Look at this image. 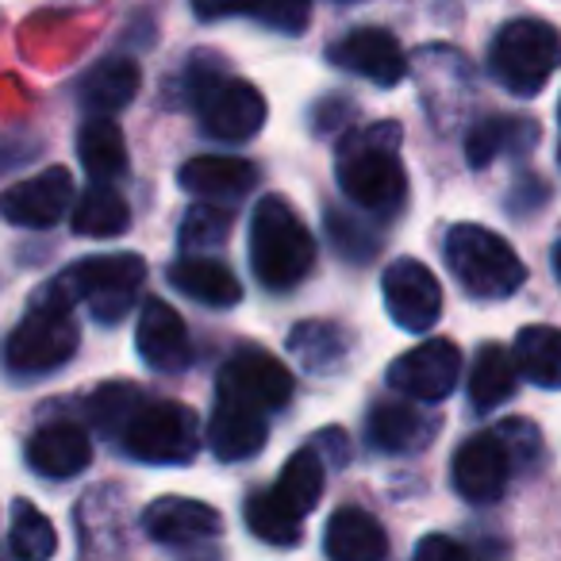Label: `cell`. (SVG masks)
Segmentation results:
<instances>
[{"label":"cell","mask_w":561,"mask_h":561,"mask_svg":"<svg viewBox=\"0 0 561 561\" xmlns=\"http://www.w3.org/2000/svg\"><path fill=\"white\" fill-rule=\"evenodd\" d=\"M400 127L374 124L339 147V188L358 208L389 216L404 204L408 173L400 165Z\"/></svg>","instance_id":"6da1fadb"},{"label":"cell","mask_w":561,"mask_h":561,"mask_svg":"<svg viewBox=\"0 0 561 561\" xmlns=\"http://www.w3.org/2000/svg\"><path fill=\"white\" fill-rule=\"evenodd\" d=\"M250 265L265 289H293L312 273L316 239L305 219L280 196H262L250 216Z\"/></svg>","instance_id":"7a4b0ae2"},{"label":"cell","mask_w":561,"mask_h":561,"mask_svg":"<svg viewBox=\"0 0 561 561\" xmlns=\"http://www.w3.org/2000/svg\"><path fill=\"white\" fill-rule=\"evenodd\" d=\"M73 308L78 305L66 293H58L55 285H43V293L32 300L27 316L4 343V366L16 377H47L62 369L81 343Z\"/></svg>","instance_id":"3957f363"},{"label":"cell","mask_w":561,"mask_h":561,"mask_svg":"<svg viewBox=\"0 0 561 561\" xmlns=\"http://www.w3.org/2000/svg\"><path fill=\"white\" fill-rule=\"evenodd\" d=\"M185 96L211 139L247 142L265 127V96L250 81L227 78L219 62L201 55L185 73Z\"/></svg>","instance_id":"277c9868"},{"label":"cell","mask_w":561,"mask_h":561,"mask_svg":"<svg viewBox=\"0 0 561 561\" xmlns=\"http://www.w3.org/2000/svg\"><path fill=\"white\" fill-rule=\"evenodd\" d=\"M446 265L477 300H504L527 280V265L504 234L481 224H458L446 234Z\"/></svg>","instance_id":"5b68a950"},{"label":"cell","mask_w":561,"mask_h":561,"mask_svg":"<svg viewBox=\"0 0 561 561\" xmlns=\"http://www.w3.org/2000/svg\"><path fill=\"white\" fill-rule=\"evenodd\" d=\"M561 66V35L546 20H512L496 32L489 70L507 93L538 96Z\"/></svg>","instance_id":"8992f818"},{"label":"cell","mask_w":561,"mask_h":561,"mask_svg":"<svg viewBox=\"0 0 561 561\" xmlns=\"http://www.w3.org/2000/svg\"><path fill=\"white\" fill-rule=\"evenodd\" d=\"M142 277H147V265L139 254H96L58 273L50 285L66 293L73 305H89L96 323H116L131 312Z\"/></svg>","instance_id":"52a82bcc"},{"label":"cell","mask_w":561,"mask_h":561,"mask_svg":"<svg viewBox=\"0 0 561 561\" xmlns=\"http://www.w3.org/2000/svg\"><path fill=\"white\" fill-rule=\"evenodd\" d=\"M119 446L147 466H188L201 450V420L178 400H150L124 423Z\"/></svg>","instance_id":"ba28073f"},{"label":"cell","mask_w":561,"mask_h":561,"mask_svg":"<svg viewBox=\"0 0 561 561\" xmlns=\"http://www.w3.org/2000/svg\"><path fill=\"white\" fill-rule=\"evenodd\" d=\"M293 389H297V381H293L285 362H277L265 351H242L219 369L216 397L234 400V404H247V408H254V412L270 415L289 404Z\"/></svg>","instance_id":"9c48e42d"},{"label":"cell","mask_w":561,"mask_h":561,"mask_svg":"<svg viewBox=\"0 0 561 561\" xmlns=\"http://www.w3.org/2000/svg\"><path fill=\"white\" fill-rule=\"evenodd\" d=\"M385 293V312L397 323L400 331H412L423 335L438 323L443 316V289H438V277L415 257H397V262L385 270L381 277Z\"/></svg>","instance_id":"30bf717a"},{"label":"cell","mask_w":561,"mask_h":561,"mask_svg":"<svg viewBox=\"0 0 561 561\" xmlns=\"http://www.w3.org/2000/svg\"><path fill=\"white\" fill-rule=\"evenodd\" d=\"M461 351L450 339H427L389 366V385L420 404H438L458 389Z\"/></svg>","instance_id":"8fae6325"},{"label":"cell","mask_w":561,"mask_h":561,"mask_svg":"<svg viewBox=\"0 0 561 561\" xmlns=\"http://www.w3.org/2000/svg\"><path fill=\"white\" fill-rule=\"evenodd\" d=\"M328 58L346 73H358V78L374 81L381 89H392L408 78V58L400 50L397 35L385 32V27H354L346 32L335 47L328 50Z\"/></svg>","instance_id":"7c38bea8"},{"label":"cell","mask_w":561,"mask_h":561,"mask_svg":"<svg viewBox=\"0 0 561 561\" xmlns=\"http://www.w3.org/2000/svg\"><path fill=\"white\" fill-rule=\"evenodd\" d=\"M454 489L469 504H492V500L504 496L507 477H512V458H507V446L496 431H484L473 435L458 446L454 454Z\"/></svg>","instance_id":"4fadbf2b"},{"label":"cell","mask_w":561,"mask_h":561,"mask_svg":"<svg viewBox=\"0 0 561 561\" xmlns=\"http://www.w3.org/2000/svg\"><path fill=\"white\" fill-rule=\"evenodd\" d=\"M135 346L139 358L147 362L154 374H181L193 366V343H188V328L165 300H147L135 323Z\"/></svg>","instance_id":"5bb4252c"},{"label":"cell","mask_w":561,"mask_h":561,"mask_svg":"<svg viewBox=\"0 0 561 561\" xmlns=\"http://www.w3.org/2000/svg\"><path fill=\"white\" fill-rule=\"evenodd\" d=\"M70 201H73L70 170L50 165V170L20 181V185H12L9 193L0 196V216L16 227H50L70 208Z\"/></svg>","instance_id":"9a60e30c"},{"label":"cell","mask_w":561,"mask_h":561,"mask_svg":"<svg viewBox=\"0 0 561 561\" xmlns=\"http://www.w3.org/2000/svg\"><path fill=\"white\" fill-rule=\"evenodd\" d=\"M142 530L162 546H193L208 542L224 530V515L211 504L188 496H158L142 512Z\"/></svg>","instance_id":"2e32d148"},{"label":"cell","mask_w":561,"mask_h":561,"mask_svg":"<svg viewBox=\"0 0 561 561\" xmlns=\"http://www.w3.org/2000/svg\"><path fill=\"white\" fill-rule=\"evenodd\" d=\"M93 461V443L78 423H50L27 443V466L47 481H70Z\"/></svg>","instance_id":"e0dca14e"},{"label":"cell","mask_w":561,"mask_h":561,"mask_svg":"<svg viewBox=\"0 0 561 561\" xmlns=\"http://www.w3.org/2000/svg\"><path fill=\"white\" fill-rule=\"evenodd\" d=\"M178 185L204 201H234L257 185V165L231 154H201L181 165Z\"/></svg>","instance_id":"ac0fdd59"},{"label":"cell","mask_w":561,"mask_h":561,"mask_svg":"<svg viewBox=\"0 0 561 561\" xmlns=\"http://www.w3.org/2000/svg\"><path fill=\"white\" fill-rule=\"evenodd\" d=\"M435 431L438 420L423 415L420 408L404 404V400H381V404H374L366 423L369 446L381 454H415L431 443Z\"/></svg>","instance_id":"d6986e66"},{"label":"cell","mask_w":561,"mask_h":561,"mask_svg":"<svg viewBox=\"0 0 561 561\" xmlns=\"http://www.w3.org/2000/svg\"><path fill=\"white\" fill-rule=\"evenodd\" d=\"M265 415L247 404L216 397V412L208 423V443L219 461H247L265 446Z\"/></svg>","instance_id":"ffe728a7"},{"label":"cell","mask_w":561,"mask_h":561,"mask_svg":"<svg viewBox=\"0 0 561 561\" xmlns=\"http://www.w3.org/2000/svg\"><path fill=\"white\" fill-rule=\"evenodd\" d=\"M323 550L331 561H385L389 535L362 507H339L323 530Z\"/></svg>","instance_id":"44dd1931"},{"label":"cell","mask_w":561,"mask_h":561,"mask_svg":"<svg viewBox=\"0 0 561 561\" xmlns=\"http://www.w3.org/2000/svg\"><path fill=\"white\" fill-rule=\"evenodd\" d=\"M170 285L204 308H234L242 300L239 277L224 262H211V257H196V254L170 265Z\"/></svg>","instance_id":"7402d4cb"},{"label":"cell","mask_w":561,"mask_h":561,"mask_svg":"<svg viewBox=\"0 0 561 561\" xmlns=\"http://www.w3.org/2000/svg\"><path fill=\"white\" fill-rule=\"evenodd\" d=\"M142 85V73L131 58L124 55H112L104 62H96L89 70V78L81 81V101L96 112V116H112V112L127 108V104L139 96Z\"/></svg>","instance_id":"603a6c76"},{"label":"cell","mask_w":561,"mask_h":561,"mask_svg":"<svg viewBox=\"0 0 561 561\" xmlns=\"http://www.w3.org/2000/svg\"><path fill=\"white\" fill-rule=\"evenodd\" d=\"M538 142V124L523 116H489L469 131L466 139V158L469 165L484 170L492 165L500 154H523Z\"/></svg>","instance_id":"cb8c5ba5"},{"label":"cell","mask_w":561,"mask_h":561,"mask_svg":"<svg viewBox=\"0 0 561 561\" xmlns=\"http://www.w3.org/2000/svg\"><path fill=\"white\" fill-rule=\"evenodd\" d=\"M78 158L96 185H108V181L124 178L127 142H124V131H119L116 119H108V116L89 119V124L78 131Z\"/></svg>","instance_id":"d4e9b609"},{"label":"cell","mask_w":561,"mask_h":561,"mask_svg":"<svg viewBox=\"0 0 561 561\" xmlns=\"http://www.w3.org/2000/svg\"><path fill=\"white\" fill-rule=\"evenodd\" d=\"M515 377H519L515 354L504 351L500 343H484L481 354L473 358V369H469V404H473L477 412L500 408L504 400H512Z\"/></svg>","instance_id":"484cf974"},{"label":"cell","mask_w":561,"mask_h":561,"mask_svg":"<svg viewBox=\"0 0 561 561\" xmlns=\"http://www.w3.org/2000/svg\"><path fill=\"white\" fill-rule=\"evenodd\" d=\"M289 351L297 354V362L308 374H335L346 366L351 354V335L335 323L323 320H305L289 331Z\"/></svg>","instance_id":"4316f807"},{"label":"cell","mask_w":561,"mask_h":561,"mask_svg":"<svg viewBox=\"0 0 561 561\" xmlns=\"http://www.w3.org/2000/svg\"><path fill=\"white\" fill-rule=\"evenodd\" d=\"M515 366L527 381H535L538 389H561V331L535 323L523 328L515 335Z\"/></svg>","instance_id":"83f0119b"},{"label":"cell","mask_w":561,"mask_h":561,"mask_svg":"<svg viewBox=\"0 0 561 561\" xmlns=\"http://www.w3.org/2000/svg\"><path fill=\"white\" fill-rule=\"evenodd\" d=\"M323 473H328L323 454L316 450V446H305V450H297L289 461H285V469H280L273 492H277V496L285 500L300 519H305V515H312L316 504L323 500Z\"/></svg>","instance_id":"f1b7e54d"},{"label":"cell","mask_w":561,"mask_h":561,"mask_svg":"<svg viewBox=\"0 0 561 561\" xmlns=\"http://www.w3.org/2000/svg\"><path fill=\"white\" fill-rule=\"evenodd\" d=\"M131 224V208L112 185H93L78 204H73V231L89 239H112L124 234Z\"/></svg>","instance_id":"f546056e"},{"label":"cell","mask_w":561,"mask_h":561,"mask_svg":"<svg viewBox=\"0 0 561 561\" xmlns=\"http://www.w3.org/2000/svg\"><path fill=\"white\" fill-rule=\"evenodd\" d=\"M247 527L270 546H297L300 542V515L293 512L273 489H257L247 500Z\"/></svg>","instance_id":"4dcf8cb0"},{"label":"cell","mask_w":561,"mask_h":561,"mask_svg":"<svg viewBox=\"0 0 561 561\" xmlns=\"http://www.w3.org/2000/svg\"><path fill=\"white\" fill-rule=\"evenodd\" d=\"M9 546H12V553H16V561H50L58 550L55 523H50L35 504L16 500V507H12Z\"/></svg>","instance_id":"1f68e13d"},{"label":"cell","mask_w":561,"mask_h":561,"mask_svg":"<svg viewBox=\"0 0 561 561\" xmlns=\"http://www.w3.org/2000/svg\"><path fill=\"white\" fill-rule=\"evenodd\" d=\"M231 211L227 208H216V204H193L181 219V250L185 254H201V250H211V247H224L227 234H231Z\"/></svg>","instance_id":"d6a6232c"},{"label":"cell","mask_w":561,"mask_h":561,"mask_svg":"<svg viewBox=\"0 0 561 561\" xmlns=\"http://www.w3.org/2000/svg\"><path fill=\"white\" fill-rule=\"evenodd\" d=\"M139 404H142L139 389H131V385H124V381H112V385H101V389L93 392V400H89V415H93V423L104 431V435L119 438L124 423L131 420Z\"/></svg>","instance_id":"836d02e7"},{"label":"cell","mask_w":561,"mask_h":561,"mask_svg":"<svg viewBox=\"0 0 561 561\" xmlns=\"http://www.w3.org/2000/svg\"><path fill=\"white\" fill-rule=\"evenodd\" d=\"M328 231H331V242H335L351 262H362V257L369 262V254H374L377 242L366 239V231H362L346 211H328Z\"/></svg>","instance_id":"e575fe53"},{"label":"cell","mask_w":561,"mask_h":561,"mask_svg":"<svg viewBox=\"0 0 561 561\" xmlns=\"http://www.w3.org/2000/svg\"><path fill=\"white\" fill-rule=\"evenodd\" d=\"M308 12H312V0H262L257 16L270 27H277V32L297 35L308 24Z\"/></svg>","instance_id":"d590c367"},{"label":"cell","mask_w":561,"mask_h":561,"mask_svg":"<svg viewBox=\"0 0 561 561\" xmlns=\"http://www.w3.org/2000/svg\"><path fill=\"white\" fill-rule=\"evenodd\" d=\"M500 438H504L507 446V458H519V461H530L538 454V431L527 427V423H504V427L496 431Z\"/></svg>","instance_id":"8d00e7d4"},{"label":"cell","mask_w":561,"mask_h":561,"mask_svg":"<svg viewBox=\"0 0 561 561\" xmlns=\"http://www.w3.org/2000/svg\"><path fill=\"white\" fill-rule=\"evenodd\" d=\"M262 0H193V12L201 20H227V16H257Z\"/></svg>","instance_id":"74e56055"},{"label":"cell","mask_w":561,"mask_h":561,"mask_svg":"<svg viewBox=\"0 0 561 561\" xmlns=\"http://www.w3.org/2000/svg\"><path fill=\"white\" fill-rule=\"evenodd\" d=\"M412 561H469V558H466V550H461V546L454 542V538L427 535L420 546H415Z\"/></svg>","instance_id":"f35d334b"},{"label":"cell","mask_w":561,"mask_h":561,"mask_svg":"<svg viewBox=\"0 0 561 561\" xmlns=\"http://www.w3.org/2000/svg\"><path fill=\"white\" fill-rule=\"evenodd\" d=\"M346 116H351V101H346V96H328V101L316 108V131L320 135L339 131V127L346 124Z\"/></svg>","instance_id":"ab89813d"},{"label":"cell","mask_w":561,"mask_h":561,"mask_svg":"<svg viewBox=\"0 0 561 561\" xmlns=\"http://www.w3.org/2000/svg\"><path fill=\"white\" fill-rule=\"evenodd\" d=\"M316 450L328 454L335 466H343L346 461V435L343 431H320V435H316Z\"/></svg>","instance_id":"60d3db41"},{"label":"cell","mask_w":561,"mask_h":561,"mask_svg":"<svg viewBox=\"0 0 561 561\" xmlns=\"http://www.w3.org/2000/svg\"><path fill=\"white\" fill-rule=\"evenodd\" d=\"M553 273H558V277H561V242H558V247H553Z\"/></svg>","instance_id":"b9f144b4"},{"label":"cell","mask_w":561,"mask_h":561,"mask_svg":"<svg viewBox=\"0 0 561 561\" xmlns=\"http://www.w3.org/2000/svg\"><path fill=\"white\" fill-rule=\"evenodd\" d=\"M558 119H561V104H558Z\"/></svg>","instance_id":"7bdbcfd3"}]
</instances>
